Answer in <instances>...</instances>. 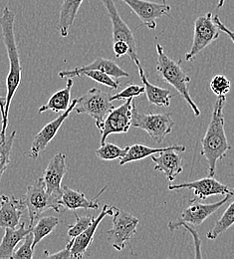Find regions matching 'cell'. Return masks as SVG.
Wrapping results in <instances>:
<instances>
[{
  "label": "cell",
  "mask_w": 234,
  "mask_h": 259,
  "mask_svg": "<svg viewBox=\"0 0 234 259\" xmlns=\"http://www.w3.org/2000/svg\"><path fill=\"white\" fill-rule=\"evenodd\" d=\"M15 14L6 5L3 8L2 15L0 17V27L2 32L3 43L6 48L7 56L9 59V71L6 78V97H5V109H4V116L2 118V127L0 132V140L4 141L6 139V131L8 129V115L9 109L12 102V99L16 94L22 78V66L20 64V57L19 52L15 40Z\"/></svg>",
  "instance_id": "1"
},
{
  "label": "cell",
  "mask_w": 234,
  "mask_h": 259,
  "mask_svg": "<svg viewBox=\"0 0 234 259\" xmlns=\"http://www.w3.org/2000/svg\"><path fill=\"white\" fill-rule=\"evenodd\" d=\"M225 96L217 97L214 104L211 120L201 140V155L207 162V174L209 177H214L216 171V163L222 161L227 152L231 149L225 135V117L223 113Z\"/></svg>",
  "instance_id": "2"
},
{
  "label": "cell",
  "mask_w": 234,
  "mask_h": 259,
  "mask_svg": "<svg viewBox=\"0 0 234 259\" xmlns=\"http://www.w3.org/2000/svg\"><path fill=\"white\" fill-rule=\"evenodd\" d=\"M158 62L156 71L162 80L172 86L176 92L185 100V102L192 108L195 116H201V110L195 103L190 94L189 84L191 82V77L181 68V61L175 62L166 55L164 47L161 44H157Z\"/></svg>",
  "instance_id": "3"
},
{
  "label": "cell",
  "mask_w": 234,
  "mask_h": 259,
  "mask_svg": "<svg viewBox=\"0 0 234 259\" xmlns=\"http://www.w3.org/2000/svg\"><path fill=\"white\" fill-rule=\"evenodd\" d=\"M23 201L28 211L29 227H33L36 221L47 209L61 212V197L48 194L42 177L27 187Z\"/></svg>",
  "instance_id": "4"
},
{
  "label": "cell",
  "mask_w": 234,
  "mask_h": 259,
  "mask_svg": "<svg viewBox=\"0 0 234 259\" xmlns=\"http://www.w3.org/2000/svg\"><path fill=\"white\" fill-rule=\"evenodd\" d=\"M114 108L110 94L98 88H93L83 96L77 98L74 111L77 114H85L93 118L97 128L101 131L105 119Z\"/></svg>",
  "instance_id": "5"
},
{
  "label": "cell",
  "mask_w": 234,
  "mask_h": 259,
  "mask_svg": "<svg viewBox=\"0 0 234 259\" xmlns=\"http://www.w3.org/2000/svg\"><path fill=\"white\" fill-rule=\"evenodd\" d=\"M132 127L144 130L155 143L162 144L173 129L174 121L171 119L170 113H139L134 104Z\"/></svg>",
  "instance_id": "6"
},
{
  "label": "cell",
  "mask_w": 234,
  "mask_h": 259,
  "mask_svg": "<svg viewBox=\"0 0 234 259\" xmlns=\"http://www.w3.org/2000/svg\"><path fill=\"white\" fill-rule=\"evenodd\" d=\"M113 218V227L107 231L110 244L118 251H122L129 241L136 234V228L139 224L137 218L131 213L115 207Z\"/></svg>",
  "instance_id": "7"
},
{
  "label": "cell",
  "mask_w": 234,
  "mask_h": 259,
  "mask_svg": "<svg viewBox=\"0 0 234 259\" xmlns=\"http://www.w3.org/2000/svg\"><path fill=\"white\" fill-rule=\"evenodd\" d=\"M219 28L212 18V13L198 17L195 21V32L192 48L185 54L186 61H193L206 47L219 37Z\"/></svg>",
  "instance_id": "8"
},
{
  "label": "cell",
  "mask_w": 234,
  "mask_h": 259,
  "mask_svg": "<svg viewBox=\"0 0 234 259\" xmlns=\"http://www.w3.org/2000/svg\"><path fill=\"white\" fill-rule=\"evenodd\" d=\"M134 99H128L118 108H114L104 121L101 130V145L112 134H125L132 127Z\"/></svg>",
  "instance_id": "9"
},
{
  "label": "cell",
  "mask_w": 234,
  "mask_h": 259,
  "mask_svg": "<svg viewBox=\"0 0 234 259\" xmlns=\"http://www.w3.org/2000/svg\"><path fill=\"white\" fill-rule=\"evenodd\" d=\"M108 15L112 23V33H113V42L124 41L130 46V58L134 62V64H139V59L137 56V48L134 39V34L128 24L121 17L117 6L114 0H102Z\"/></svg>",
  "instance_id": "10"
},
{
  "label": "cell",
  "mask_w": 234,
  "mask_h": 259,
  "mask_svg": "<svg viewBox=\"0 0 234 259\" xmlns=\"http://www.w3.org/2000/svg\"><path fill=\"white\" fill-rule=\"evenodd\" d=\"M132 10L139 20L149 28H157V20L163 16H168L171 11V6L164 0L162 3L152 2L148 0H123Z\"/></svg>",
  "instance_id": "11"
},
{
  "label": "cell",
  "mask_w": 234,
  "mask_h": 259,
  "mask_svg": "<svg viewBox=\"0 0 234 259\" xmlns=\"http://www.w3.org/2000/svg\"><path fill=\"white\" fill-rule=\"evenodd\" d=\"M234 195V190L232 194H226L222 199L213 203H200L198 199L193 198L190 199V205L182 211L180 215V220L178 223H185L194 227H200L209 217L214 214L218 209H220L223 205H225Z\"/></svg>",
  "instance_id": "12"
},
{
  "label": "cell",
  "mask_w": 234,
  "mask_h": 259,
  "mask_svg": "<svg viewBox=\"0 0 234 259\" xmlns=\"http://www.w3.org/2000/svg\"><path fill=\"white\" fill-rule=\"evenodd\" d=\"M76 104H77V98L72 100L71 105L69 106V108L66 111L63 112L62 115H60L55 120L51 121L46 126H44L42 130L34 137L33 142L31 144V148L26 153L29 158H31L33 160L37 159L39 154L47 148V146L53 141V139L57 135L58 131L61 128V126L67 120L70 114L74 111V108H75Z\"/></svg>",
  "instance_id": "13"
},
{
  "label": "cell",
  "mask_w": 234,
  "mask_h": 259,
  "mask_svg": "<svg viewBox=\"0 0 234 259\" xmlns=\"http://www.w3.org/2000/svg\"><path fill=\"white\" fill-rule=\"evenodd\" d=\"M191 190L194 192L195 197L198 200H204L212 195H226L232 194L233 190L230 191L229 188L217 180L214 177H207L204 179H201L198 181L190 182V183H182L177 185H169V191H178V190Z\"/></svg>",
  "instance_id": "14"
},
{
  "label": "cell",
  "mask_w": 234,
  "mask_h": 259,
  "mask_svg": "<svg viewBox=\"0 0 234 259\" xmlns=\"http://www.w3.org/2000/svg\"><path fill=\"white\" fill-rule=\"evenodd\" d=\"M66 156L62 153L55 155L46 166L42 179L48 194L61 197L62 181L66 175Z\"/></svg>",
  "instance_id": "15"
},
{
  "label": "cell",
  "mask_w": 234,
  "mask_h": 259,
  "mask_svg": "<svg viewBox=\"0 0 234 259\" xmlns=\"http://www.w3.org/2000/svg\"><path fill=\"white\" fill-rule=\"evenodd\" d=\"M116 206H111L108 204H104L102 211L97 218H94L90 227H87L82 233L74 238V242L71 248V253L73 258H82L84 254L87 252L90 245L93 243L94 236L96 230L101 224V222L108 215L112 217L114 214Z\"/></svg>",
  "instance_id": "16"
},
{
  "label": "cell",
  "mask_w": 234,
  "mask_h": 259,
  "mask_svg": "<svg viewBox=\"0 0 234 259\" xmlns=\"http://www.w3.org/2000/svg\"><path fill=\"white\" fill-rule=\"evenodd\" d=\"M26 205L23 198L0 195V228H15L21 224Z\"/></svg>",
  "instance_id": "17"
},
{
  "label": "cell",
  "mask_w": 234,
  "mask_h": 259,
  "mask_svg": "<svg viewBox=\"0 0 234 259\" xmlns=\"http://www.w3.org/2000/svg\"><path fill=\"white\" fill-rule=\"evenodd\" d=\"M89 70H99L102 71L116 79L122 78V77H130V74L126 72L123 68H121L119 65L117 64L115 61L111 59H106V58H96L92 63L85 65V66H80L76 67L72 70H64L60 71L58 73L59 77L61 79L63 78H74V77H80L82 76V73L85 71Z\"/></svg>",
  "instance_id": "18"
},
{
  "label": "cell",
  "mask_w": 234,
  "mask_h": 259,
  "mask_svg": "<svg viewBox=\"0 0 234 259\" xmlns=\"http://www.w3.org/2000/svg\"><path fill=\"white\" fill-rule=\"evenodd\" d=\"M152 161L155 162V170L163 172L167 181L173 182L175 177L182 172V157L176 150L170 149L159 154V157L151 156Z\"/></svg>",
  "instance_id": "19"
},
{
  "label": "cell",
  "mask_w": 234,
  "mask_h": 259,
  "mask_svg": "<svg viewBox=\"0 0 234 259\" xmlns=\"http://www.w3.org/2000/svg\"><path fill=\"white\" fill-rule=\"evenodd\" d=\"M105 187L97 196L93 199H88L85 194L82 192L73 190L69 188L67 186L62 187V195H61V204L65 208L70 209V210H77L79 208L82 209H98L99 208V203H98V198L100 197L101 194H103L106 191Z\"/></svg>",
  "instance_id": "20"
},
{
  "label": "cell",
  "mask_w": 234,
  "mask_h": 259,
  "mask_svg": "<svg viewBox=\"0 0 234 259\" xmlns=\"http://www.w3.org/2000/svg\"><path fill=\"white\" fill-rule=\"evenodd\" d=\"M32 227H26L25 222L21 223L19 227L15 228H5L4 235L0 242V259H12L16 246L19 242L23 241Z\"/></svg>",
  "instance_id": "21"
},
{
  "label": "cell",
  "mask_w": 234,
  "mask_h": 259,
  "mask_svg": "<svg viewBox=\"0 0 234 259\" xmlns=\"http://www.w3.org/2000/svg\"><path fill=\"white\" fill-rule=\"evenodd\" d=\"M136 67H137L139 78L144 84L145 93L147 95L149 103L152 105H155L157 107H166V108L169 107L170 99L172 97L170 90L161 88L159 86L151 84L146 76L145 70H144L142 64L139 63V64L136 65Z\"/></svg>",
  "instance_id": "22"
},
{
  "label": "cell",
  "mask_w": 234,
  "mask_h": 259,
  "mask_svg": "<svg viewBox=\"0 0 234 259\" xmlns=\"http://www.w3.org/2000/svg\"><path fill=\"white\" fill-rule=\"evenodd\" d=\"M170 149L176 150L179 153H183L186 150L184 146H177V145L169 146L166 148H151L142 144H134L133 146H129L126 156L120 160V165H125L126 163L142 161L148 157H151L156 154H160L162 152H165Z\"/></svg>",
  "instance_id": "23"
},
{
  "label": "cell",
  "mask_w": 234,
  "mask_h": 259,
  "mask_svg": "<svg viewBox=\"0 0 234 259\" xmlns=\"http://www.w3.org/2000/svg\"><path fill=\"white\" fill-rule=\"evenodd\" d=\"M74 81L73 78H68L66 81V86L55 92L50 99L47 101L46 104H44L43 106H41L38 110V113H44L47 111H52L55 113H59V112H64L66 111L69 106L71 105V91H72V87H73Z\"/></svg>",
  "instance_id": "24"
},
{
  "label": "cell",
  "mask_w": 234,
  "mask_h": 259,
  "mask_svg": "<svg viewBox=\"0 0 234 259\" xmlns=\"http://www.w3.org/2000/svg\"><path fill=\"white\" fill-rule=\"evenodd\" d=\"M84 0H63L58 20V30L62 37H67Z\"/></svg>",
  "instance_id": "25"
},
{
  "label": "cell",
  "mask_w": 234,
  "mask_h": 259,
  "mask_svg": "<svg viewBox=\"0 0 234 259\" xmlns=\"http://www.w3.org/2000/svg\"><path fill=\"white\" fill-rule=\"evenodd\" d=\"M60 221L55 217H42L37 220V223L32 227V234H33V243L32 248L46 236H48L52 231L59 225Z\"/></svg>",
  "instance_id": "26"
},
{
  "label": "cell",
  "mask_w": 234,
  "mask_h": 259,
  "mask_svg": "<svg viewBox=\"0 0 234 259\" xmlns=\"http://www.w3.org/2000/svg\"><path fill=\"white\" fill-rule=\"evenodd\" d=\"M232 226H234V200L228 205L221 218L215 223L212 229L207 232L206 237L209 240H214Z\"/></svg>",
  "instance_id": "27"
},
{
  "label": "cell",
  "mask_w": 234,
  "mask_h": 259,
  "mask_svg": "<svg viewBox=\"0 0 234 259\" xmlns=\"http://www.w3.org/2000/svg\"><path fill=\"white\" fill-rule=\"evenodd\" d=\"M128 149L129 146L121 148L115 144L105 142L101 145L99 149L96 150L95 154L97 158H99L102 161H115L124 158L128 152Z\"/></svg>",
  "instance_id": "28"
},
{
  "label": "cell",
  "mask_w": 234,
  "mask_h": 259,
  "mask_svg": "<svg viewBox=\"0 0 234 259\" xmlns=\"http://www.w3.org/2000/svg\"><path fill=\"white\" fill-rule=\"evenodd\" d=\"M17 132L13 131L8 137H6L4 141L0 140V181L10 163L12 147Z\"/></svg>",
  "instance_id": "29"
},
{
  "label": "cell",
  "mask_w": 234,
  "mask_h": 259,
  "mask_svg": "<svg viewBox=\"0 0 234 259\" xmlns=\"http://www.w3.org/2000/svg\"><path fill=\"white\" fill-rule=\"evenodd\" d=\"M82 76H86L102 85H105L113 90H117L121 86V82L116 78L99 71V70H89L82 73Z\"/></svg>",
  "instance_id": "30"
},
{
  "label": "cell",
  "mask_w": 234,
  "mask_h": 259,
  "mask_svg": "<svg viewBox=\"0 0 234 259\" xmlns=\"http://www.w3.org/2000/svg\"><path fill=\"white\" fill-rule=\"evenodd\" d=\"M210 89L217 97L226 96L231 89V82L226 76L218 74L211 79Z\"/></svg>",
  "instance_id": "31"
},
{
  "label": "cell",
  "mask_w": 234,
  "mask_h": 259,
  "mask_svg": "<svg viewBox=\"0 0 234 259\" xmlns=\"http://www.w3.org/2000/svg\"><path fill=\"white\" fill-rule=\"evenodd\" d=\"M76 217V223L73 226H69L68 228V236L70 238H75L78 236L80 233H82L87 227H90L92 224L94 217L93 215H83V217H78L75 213Z\"/></svg>",
  "instance_id": "32"
},
{
  "label": "cell",
  "mask_w": 234,
  "mask_h": 259,
  "mask_svg": "<svg viewBox=\"0 0 234 259\" xmlns=\"http://www.w3.org/2000/svg\"><path fill=\"white\" fill-rule=\"evenodd\" d=\"M168 229L170 231H173L179 227H184L185 229H188L190 231V233L192 234V236L194 237V242H195V247H196V257L197 258H201L202 257V254H201V239L200 237V234L199 232L192 227L191 225L189 224H185V223H178V222H170L168 223L167 225Z\"/></svg>",
  "instance_id": "33"
},
{
  "label": "cell",
  "mask_w": 234,
  "mask_h": 259,
  "mask_svg": "<svg viewBox=\"0 0 234 259\" xmlns=\"http://www.w3.org/2000/svg\"><path fill=\"white\" fill-rule=\"evenodd\" d=\"M33 243V234L32 232L28 233L23 239L22 245L14 251L12 259H32L33 258L34 249L32 248Z\"/></svg>",
  "instance_id": "34"
},
{
  "label": "cell",
  "mask_w": 234,
  "mask_h": 259,
  "mask_svg": "<svg viewBox=\"0 0 234 259\" xmlns=\"http://www.w3.org/2000/svg\"><path fill=\"white\" fill-rule=\"evenodd\" d=\"M145 93V87L138 86L136 84H130L121 92L111 95V101H118V100H128V99H134L135 97L141 96Z\"/></svg>",
  "instance_id": "35"
},
{
  "label": "cell",
  "mask_w": 234,
  "mask_h": 259,
  "mask_svg": "<svg viewBox=\"0 0 234 259\" xmlns=\"http://www.w3.org/2000/svg\"><path fill=\"white\" fill-rule=\"evenodd\" d=\"M73 242H74V238H70V240L68 241L66 246L64 249L56 252V253H53V254H50L48 252V250H45L44 251V254L49 257V258H60V259H67V258H73L72 257V253H71V248H72V245H73Z\"/></svg>",
  "instance_id": "36"
},
{
  "label": "cell",
  "mask_w": 234,
  "mask_h": 259,
  "mask_svg": "<svg viewBox=\"0 0 234 259\" xmlns=\"http://www.w3.org/2000/svg\"><path fill=\"white\" fill-rule=\"evenodd\" d=\"M113 50H114L115 56L117 58H120V57H122L124 55H129L130 54V46L126 42H124V41L114 42Z\"/></svg>",
  "instance_id": "37"
},
{
  "label": "cell",
  "mask_w": 234,
  "mask_h": 259,
  "mask_svg": "<svg viewBox=\"0 0 234 259\" xmlns=\"http://www.w3.org/2000/svg\"><path fill=\"white\" fill-rule=\"evenodd\" d=\"M213 20H214V22L216 23V25L218 26V28H219V30L220 31H222L223 33H225L230 39H231V41L233 42L234 44V32L232 30H230L229 28H227L222 22H221V20H220V17L218 16V15H215L214 17H213Z\"/></svg>",
  "instance_id": "38"
},
{
  "label": "cell",
  "mask_w": 234,
  "mask_h": 259,
  "mask_svg": "<svg viewBox=\"0 0 234 259\" xmlns=\"http://www.w3.org/2000/svg\"><path fill=\"white\" fill-rule=\"evenodd\" d=\"M5 104H6L5 97H1V96H0V112H1V119H2V118H3V116H4V109H5Z\"/></svg>",
  "instance_id": "39"
},
{
  "label": "cell",
  "mask_w": 234,
  "mask_h": 259,
  "mask_svg": "<svg viewBox=\"0 0 234 259\" xmlns=\"http://www.w3.org/2000/svg\"><path fill=\"white\" fill-rule=\"evenodd\" d=\"M224 2H225V0H219V1H218V4H217V8H221V7L223 6Z\"/></svg>",
  "instance_id": "40"
}]
</instances>
